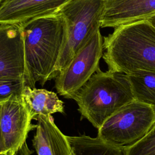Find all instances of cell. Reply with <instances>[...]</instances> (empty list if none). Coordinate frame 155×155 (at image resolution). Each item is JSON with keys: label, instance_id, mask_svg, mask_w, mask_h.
<instances>
[{"label": "cell", "instance_id": "obj_11", "mask_svg": "<svg viewBox=\"0 0 155 155\" xmlns=\"http://www.w3.org/2000/svg\"><path fill=\"white\" fill-rule=\"evenodd\" d=\"M21 97L32 119L39 115L48 116L64 113V102L53 91L25 85Z\"/></svg>", "mask_w": 155, "mask_h": 155}, {"label": "cell", "instance_id": "obj_4", "mask_svg": "<svg viewBox=\"0 0 155 155\" xmlns=\"http://www.w3.org/2000/svg\"><path fill=\"white\" fill-rule=\"evenodd\" d=\"M106 0H70L59 11L65 18L68 36L53 73V78L101 28Z\"/></svg>", "mask_w": 155, "mask_h": 155}, {"label": "cell", "instance_id": "obj_7", "mask_svg": "<svg viewBox=\"0 0 155 155\" xmlns=\"http://www.w3.org/2000/svg\"><path fill=\"white\" fill-rule=\"evenodd\" d=\"M21 96H13L2 102L1 130L5 149V155H30L26 140L28 133L36 128Z\"/></svg>", "mask_w": 155, "mask_h": 155}, {"label": "cell", "instance_id": "obj_9", "mask_svg": "<svg viewBox=\"0 0 155 155\" xmlns=\"http://www.w3.org/2000/svg\"><path fill=\"white\" fill-rule=\"evenodd\" d=\"M69 1L3 0L0 4V24L22 25L58 12Z\"/></svg>", "mask_w": 155, "mask_h": 155}, {"label": "cell", "instance_id": "obj_12", "mask_svg": "<svg viewBox=\"0 0 155 155\" xmlns=\"http://www.w3.org/2000/svg\"><path fill=\"white\" fill-rule=\"evenodd\" d=\"M67 139L74 155H127L125 148L114 146L97 136H67Z\"/></svg>", "mask_w": 155, "mask_h": 155}, {"label": "cell", "instance_id": "obj_16", "mask_svg": "<svg viewBox=\"0 0 155 155\" xmlns=\"http://www.w3.org/2000/svg\"><path fill=\"white\" fill-rule=\"evenodd\" d=\"M38 121L36 131L32 140L33 145L38 155H53L50 139L42 119L37 116L35 118Z\"/></svg>", "mask_w": 155, "mask_h": 155}, {"label": "cell", "instance_id": "obj_19", "mask_svg": "<svg viewBox=\"0 0 155 155\" xmlns=\"http://www.w3.org/2000/svg\"><path fill=\"white\" fill-rule=\"evenodd\" d=\"M2 1H3V0H0V4H1V2H2Z\"/></svg>", "mask_w": 155, "mask_h": 155}, {"label": "cell", "instance_id": "obj_18", "mask_svg": "<svg viewBox=\"0 0 155 155\" xmlns=\"http://www.w3.org/2000/svg\"><path fill=\"white\" fill-rule=\"evenodd\" d=\"M147 19H148L150 22V23L155 27V15L153 16H151V17H150V18H149Z\"/></svg>", "mask_w": 155, "mask_h": 155}, {"label": "cell", "instance_id": "obj_5", "mask_svg": "<svg viewBox=\"0 0 155 155\" xmlns=\"http://www.w3.org/2000/svg\"><path fill=\"white\" fill-rule=\"evenodd\" d=\"M155 123V110L134 100L126 104L97 129V137L114 146L127 148L141 140Z\"/></svg>", "mask_w": 155, "mask_h": 155}, {"label": "cell", "instance_id": "obj_20", "mask_svg": "<svg viewBox=\"0 0 155 155\" xmlns=\"http://www.w3.org/2000/svg\"><path fill=\"white\" fill-rule=\"evenodd\" d=\"M154 110H155V108H154Z\"/></svg>", "mask_w": 155, "mask_h": 155}, {"label": "cell", "instance_id": "obj_14", "mask_svg": "<svg viewBox=\"0 0 155 155\" xmlns=\"http://www.w3.org/2000/svg\"><path fill=\"white\" fill-rule=\"evenodd\" d=\"M25 85L23 78H0V103L13 96H21Z\"/></svg>", "mask_w": 155, "mask_h": 155}, {"label": "cell", "instance_id": "obj_1", "mask_svg": "<svg viewBox=\"0 0 155 155\" xmlns=\"http://www.w3.org/2000/svg\"><path fill=\"white\" fill-rule=\"evenodd\" d=\"M21 27L24 35L27 85L35 88L53 79L56 65L67 41V22L59 12L31 20Z\"/></svg>", "mask_w": 155, "mask_h": 155}, {"label": "cell", "instance_id": "obj_6", "mask_svg": "<svg viewBox=\"0 0 155 155\" xmlns=\"http://www.w3.org/2000/svg\"><path fill=\"white\" fill-rule=\"evenodd\" d=\"M103 40L99 29L58 74L55 87L61 96L73 99L79 89L99 69V61L104 53Z\"/></svg>", "mask_w": 155, "mask_h": 155}, {"label": "cell", "instance_id": "obj_2", "mask_svg": "<svg viewBox=\"0 0 155 155\" xmlns=\"http://www.w3.org/2000/svg\"><path fill=\"white\" fill-rule=\"evenodd\" d=\"M114 28L103 40L102 58L108 70L125 74L155 71V27L143 19Z\"/></svg>", "mask_w": 155, "mask_h": 155}, {"label": "cell", "instance_id": "obj_13", "mask_svg": "<svg viewBox=\"0 0 155 155\" xmlns=\"http://www.w3.org/2000/svg\"><path fill=\"white\" fill-rule=\"evenodd\" d=\"M135 101L155 108V71L137 70L127 74Z\"/></svg>", "mask_w": 155, "mask_h": 155}, {"label": "cell", "instance_id": "obj_8", "mask_svg": "<svg viewBox=\"0 0 155 155\" xmlns=\"http://www.w3.org/2000/svg\"><path fill=\"white\" fill-rule=\"evenodd\" d=\"M13 78L27 85L23 32L20 25L0 24V78Z\"/></svg>", "mask_w": 155, "mask_h": 155}, {"label": "cell", "instance_id": "obj_3", "mask_svg": "<svg viewBox=\"0 0 155 155\" xmlns=\"http://www.w3.org/2000/svg\"><path fill=\"white\" fill-rule=\"evenodd\" d=\"M73 99L82 117L99 129L104 122L134 100L127 74L100 68L79 89Z\"/></svg>", "mask_w": 155, "mask_h": 155}, {"label": "cell", "instance_id": "obj_15", "mask_svg": "<svg viewBox=\"0 0 155 155\" xmlns=\"http://www.w3.org/2000/svg\"><path fill=\"white\" fill-rule=\"evenodd\" d=\"M125 149L127 155H155V123L141 140Z\"/></svg>", "mask_w": 155, "mask_h": 155}, {"label": "cell", "instance_id": "obj_17", "mask_svg": "<svg viewBox=\"0 0 155 155\" xmlns=\"http://www.w3.org/2000/svg\"><path fill=\"white\" fill-rule=\"evenodd\" d=\"M2 104L0 103V155H5V149L3 142L1 130V107Z\"/></svg>", "mask_w": 155, "mask_h": 155}, {"label": "cell", "instance_id": "obj_10", "mask_svg": "<svg viewBox=\"0 0 155 155\" xmlns=\"http://www.w3.org/2000/svg\"><path fill=\"white\" fill-rule=\"evenodd\" d=\"M155 15V0H106L101 27L115 28Z\"/></svg>", "mask_w": 155, "mask_h": 155}]
</instances>
